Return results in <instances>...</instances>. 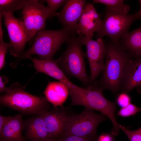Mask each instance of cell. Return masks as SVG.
<instances>
[{
    "mask_svg": "<svg viewBox=\"0 0 141 141\" xmlns=\"http://www.w3.org/2000/svg\"><path fill=\"white\" fill-rule=\"evenodd\" d=\"M141 111V107H138L134 104L130 103L125 107L122 108L117 114L123 117H126L134 115Z\"/></svg>",
    "mask_w": 141,
    "mask_h": 141,
    "instance_id": "603a6c76",
    "label": "cell"
},
{
    "mask_svg": "<svg viewBox=\"0 0 141 141\" xmlns=\"http://www.w3.org/2000/svg\"><path fill=\"white\" fill-rule=\"evenodd\" d=\"M93 2L104 4L108 9L124 14H128L130 9L129 5L125 3L123 0H93Z\"/></svg>",
    "mask_w": 141,
    "mask_h": 141,
    "instance_id": "ffe728a7",
    "label": "cell"
},
{
    "mask_svg": "<svg viewBox=\"0 0 141 141\" xmlns=\"http://www.w3.org/2000/svg\"><path fill=\"white\" fill-rule=\"evenodd\" d=\"M27 58L33 61L36 73H44L63 83L68 88L69 93L74 92L80 88L70 81L60 69L58 65V59L43 60L33 58L31 56Z\"/></svg>",
    "mask_w": 141,
    "mask_h": 141,
    "instance_id": "4fadbf2b",
    "label": "cell"
},
{
    "mask_svg": "<svg viewBox=\"0 0 141 141\" xmlns=\"http://www.w3.org/2000/svg\"><path fill=\"white\" fill-rule=\"evenodd\" d=\"M104 67L96 86L107 89L115 94L121 89V84L125 68L131 60V54L119 43L110 42L105 44Z\"/></svg>",
    "mask_w": 141,
    "mask_h": 141,
    "instance_id": "6da1fadb",
    "label": "cell"
},
{
    "mask_svg": "<svg viewBox=\"0 0 141 141\" xmlns=\"http://www.w3.org/2000/svg\"><path fill=\"white\" fill-rule=\"evenodd\" d=\"M96 137L93 138L69 136L62 137L57 139H52L53 141H93Z\"/></svg>",
    "mask_w": 141,
    "mask_h": 141,
    "instance_id": "4316f807",
    "label": "cell"
},
{
    "mask_svg": "<svg viewBox=\"0 0 141 141\" xmlns=\"http://www.w3.org/2000/svg\"><path fill=\"white\" fill-rule=\"evenodd\" d=\"M47 4V8L50 10L54 16H57V10L64 4V0H46L43 1Z\"/></svg>",
    "mask_w": 141,
    "mask_h": 141,
    "instance_id": "d4e9b609",
    "label": "cell"
},
{
    "mask_svg": "<svg viewBox=\"0 0 141 141\" xmlns=\"http://www.w3.org/2000/svg\"><path fill=\"white\" fill-rule=\"evenodd\" d=\"M141 20L139 11L131 14H124L106 7L104 19L97 32L96 37H109L114 42L119 43L121 38L129 32L133 23L138 19Z\"/></svg>",
    "mask_w": 141,
    "mask_h": 141,
    "instance_id": "8992f818",
    "label": "cell"
},
{
    "mask_svg": "<svg viewBox=\"0 0 141 141\" xmlns=\"http://www.w3.org/2000/svg\"><path fill=\"white\" fill-rule=\"evenodd\" d=\"M25 127L26 138L30 141H47L49 138L42 114L27 120Z\"/></svg>",
    "mask_w": 141,
    "mask_h": 141,
    "instance_id": "2e32d148",
    "label": "cell"
},
{
    "mask_svg": "<svg viewBox=\"0 0 141 141\" xmlns=\"http://www.w3.org/2000/svg\"><path fill=\"white\" fill-rule=\"evenodd\" d=\"M25 86L13 83L0 97V103L5 107L26 114H43L49 110L50 104L45 97L32 95L24 90Z\"/></svg>",
    "mask_w": 141,
    "mask_h": 141,
    "instance_id": "7a4b0ae2",
    "label": "cell"
},
{
    "mask_svg": "<svg viewBox=\"0 0 141 141\" xmlns=\"http://www.w3.org/2000/svg\"><path fill=\"white\" fill-rule=\"evenodd\" d=\"M79 37L82 45H85L86 48L85 56L88 59L90 67V79L91 85L104 67L105 43L102 38H99L96 40H94L84 35Z\"/></svg>",
    "mask_w": 141,
    "mask_h": 141,
    "instance_id": "30bf717a",
    "label": "cell"
},
{
    "mask_svg": "<svg viewBox=\"0 0 141 141\" xmlns=\"http://www.w3.org/2000/svg\"><path fill=\"white\" fill-rule=\"evenodd\" d=\"M8 79L6 76H0V93H1L6 92L8 91V87L5 86V84L8 83Z\"/></svg>",
    "mask_w": 141,
    "mask_h": 141,
    "instance_id": "83f0119b",
    "label": "cell"
},
{
    "mask_svg": "<svg viewBox=\"0 0 141 141\" xmlns=\"http://www.w3.org/2000/svg\"><path fill=\"white\" fill-rule=\"evenodd\" d=\"M25 122L22 115L18 114L11 116L0 133L2 141H24L22 135Z\"/></svg>",
    "mask_w": 141,
    "mask_h": 141,
    "instance_id": "e0dca14e",
    "label": "cell"
},
{
    "mask_svg": "<svg viewBox=\"0 0 141 141\" xmlns=\"http://www.w3.org/2000/svg\"><path fill=\"white\" fill-rule=\"evenodd\" d=\"M136 87L141 89V58L131 60L125 69L121 84L122 92L128 93Z\"/></svg>",
    "mask_w": 141,
    "mask_h": 141,
    "instance_id": "9a60e30c",
    "label": "cell"
},
{
    "mask_svg": "<svg viewBox=\"0 0 141 141\" xmlns=\"http://www.w3.org/2000/svg\"><path fill=\"white\" fill-rule=\"evenodd\" d=\"M0 141H1V140H0Z\"/></svg>",
    "mask_w": 141,
    "mask_h": 141,
    "instance_id": "836d02e7",
    "label": "cell"
},
{
    "mask_svg": "<svg viewBox=\"0 0 141 141\" xmlns=\"http://www.w3.org/2000/svg\"><path fill=\"white\" fill-rule=\"evenodd\" d=\"M66 50L58 58V65L68 78L72 77L78 79L86 87L90 84V78L87 74L84 56L79 37L71 36L66 41Z\"/></svg>",
    "mask_w": 141,
    "mask_h": 141,
    "instance_id": "277c9868",
    "label": "cell"
},
{
    "mask_svg": "<svg viewBox=\"0 0 141 141\" xmlns=\"http://www.w3.org/2000/svg\"><path fill=\"white\" fill-rule=\"evenodd\" d=\"M104 89L90 85L71 97V105H80L92 110L98 111L106 115L111 121L113 127L112 134L117 136L120 129L116 120L115 113L117 110L115 102L107 99L104 96Z\"/></svg>",
    "mask_w": 141,
    "mask_h": 141,
    "instance_id": "3957f363",
    "label": "cell"
},
{
    "mask_svg": "<svg viewBox=\"0 0 141 141\" xmlns=\"http://www.w3.org/2000/svg\"><path fill=\"white\" fill-rule=\"evenodd\" d=\"M113 135L109 133H103L98 137V141H113Z\"/></svg>",
    "mask_w": 141,
    "mask_h": 141,
    "instance_id": "f1b7e54d",
    "label": "cell"
},
{
    "mask_svg": "<svg viewBox=\"0 0 141 141\" xmlns=\"http://www.w3.org/2000/svg\"><path fill=\"white\" fill-rule=\"evenodd\" d=\"M92 4H86L79 19L76 32L80 36L92 38L99 30L102 21Z\"/></svg>",
    "mask_w": 141,
    "mask_h": 141,
    "instance_id": "5bb4252c",
    "label": "cell"
},
{
    "mask_svg": "<svg viewBox=\"0 0 141 141\" xmlns=\"http://www.w3.org/2000/svg\"><path fill=\"white\" fill-rule=\"evenodd\" d=\"M43 93L48 101L55 107L63 106L69 95L68 88L60 81H49Z\"/></svg>",
    "mask_w": 141,
    "mask_h": 141,
    "instance_id": "ac0fdd59",
    "label": "cell"
},
{
    "mask_svg": "<svg viewBox=\"0 0 141 141\" xmlns=\"http://www.w3.org/2000/svg\"><path fill=\"white\" fill-rule=\"evenodd\" d=\"M1 13L9 38L10 53L14 57H20L26 44L32 37L24 21L16 18L13 13Z\"/></svg>",
    "mask_w": 141,
    "mask_h": 141,
    "instance_id": "ba28073f",
    "label": "cell"
},
{
    "mask_svg": "<svg viewBox=\"0 0 141 141\" xmlns=\"http://www.w3.org/2000/svg\"><path fill=\"white\" fill-rule=\"evenodd\" d=\"M47 141H53L52 139L49 138Z\"/></svg>",
    "mask_w": 141,
    "mask_h": 141,
    "instance_id": "d6a6232c",
    "label": "cell"
},
{
    "mask_svg": "<svg viewBox=\"0 0 141 141\" xmlns=\"http://www.w3.org/2000/svg\"><path fill=\"white\" fill-rule=\"evenodd\" d=\"M140 6V9L139 11L141 17V0H139Z\"/></svg>",
    "mask_w": 141,
    "mask_h": 141,
    "instance_id": "4dcf8cb0",
    "label": "cell"
},
{
    "mask_svg": "<svg viewBox=\"0 0 141 141\" xmlns=\"http://www.w3.org/2000/svg\"><path fill=\"white\" fill-rule=\"evenodd\" d=\"M121 129L125 134L130 141H141V127L135 130H131L120 125Z\"/></svg>",
    "mask_w": 141,
    "mask_h": 141,
    "instance_id": "cb8c5ba5",
    "label": "cell"
},
{
    "mask_svg": "<svg viewBox=\"0 0 141 141\" xmlns=\"http://www.w3.org/2000/svg\"><path fill=\"white\" fill-rule=\"evenodd\" d=\"M98 137L97 136L94 139L93 141H98Z\"/></svg>",
    "mask_w": 141,
    "mask_h": 141,
    "instance_id": "1f68e13d",
    "label": "cell"
},
{
    "mask_svg": "<svg viewBox=\"0 0 141 141\" xmlns=\"http://www.w3.org/2000/svg\"><path fill=\"white\" fill-rule=\"evenodd\" d=\"M72 35L64 27L56 30H42L36 34L30 48L19 60L32 55L39 56L40 60H52L61 45Z\"/></svg>",
    "mask_w": 141,
    "mask_h": 141,
    "instance_id": "5b68a950",
    "label": "cell"
},
{
    "mask_svg": "<svg viewBox=\"0 0 141 141\" xmlns=\"http://www.w3.org/2000/svg\"><path fill=\"white\" fill-rule=\"evenodd\" d=\"M11 45L4 42L2 26L0 25V69L3 68L5 64V56L8 49L10 48Z\"/></svg>",
    "mask_w": 141,
    "mask_h": 141,
    "instance_id": "7402d4cb",
    "label": "cell"
},
{
    "mask_svg": "<svg viewBox=\"0 0 141 141\" xmlns=\"http://www.w3.org/2000/svg\"><path fill=\"white\" fill-rule=\"evenodd\" d=\"M11 116H5L0 115V133L11 117Z\"/></svg>",
    "mask_w": 141,
    "mask_h": 141,
    "instance_id": "f546056e",
    "label": "cell"
},
{
    "mask_svg": "<svg viewBox=\"0 0 141 141\" xmlns=\"http://www.w3.org/2000/svg\"><path fill=\"white\" fill-rule=\"evenodd\" d=\"M119 43L131 55L141 56V27L126 33Z\"/></svg>",
    "mask_w": 141,
    "mask_h": 141,
    "instance_id": "d6986e66",
    "label": "cell"
},
{
    "mask_svg": "<svg viewBox=\"0 0 141 141\" xmlns=\"http://www.w3.org/2000/svg\"><path fill=\"white\" fill-rule=\"evenodd\" d=\"M25 2L23 0H0V12L13 13L23 9Z\"/></svg>",
    "mask_w": 141,
    "mask_h": 141,
    "instance_id": "44dd1931",
    "label": "cell"
},
{
    "mask_svg": "<svg viewBox=\"0 0 141 141\" xmlns=\"http://www.w3.org/2000/svg\"><path fill=\"white\" fill-rule=\"evenodd\" d=\"M108 118L101 113L97 114L93 110L85 107L70 121L61 137L75 136L95 137L97 136L96 132L98 125Z\"/></svg>",
    "mask_w": 141,
    "mask_h": 141,
    "instance_id": "52a82bcc",
    "label": "cell"
},
{
    "mask_svg": "<svg viewBox=\"0 0 141 141\" xmlns=\"http://www.w3.org/2000/svg\"><path fill=\"white\" fill-rule=\"evenodd\" d=\"M85 0H66L57 16L64 27L70 33L76 31L78 22L86 4Z\"/></svg>",
    "mask_w": 141,
    "mask_h": 141,
    "instance_id": "7c38bea8",
    "label": "cell"
},
{
    "mask_svg": "<svg viewBox=\"0 0 141 141\" xmlns=\"http://www.w3.org/2000/svg\"><path fill=\"white\" fill-rule=\"evenodd\" d=\"M69 107H56L42 114L49 138L57 139L63 135L68 124L77 114Z\"/></svg>",
    "mask_w": 141,
    "mask_h": 141,
    "instance_id": "8fae6325",
    "label": "cell"
},
{
    "mask_svg": "<svg viewBox=\"0 0 141 141\" xmlns=\"http://www.w3.org/2000/svg\"><path fill=\"white\" fill-rule=\"evenodd\" d=\"M131 98L127 93L122 92L117 96L116 102L121 108L124 107L131 103Z\"/></svg>",
    "mask_w": 141,
    "mask_h": 141,
    "instance_id": "484cf974",
    "label": "cell"
},
{
    "mask_svg": "<svg viewBox=\"0 0 141 141\" xmlns=\"http://www.w3.org/2000/svg\"><path fill=\"white\" fill-rule=\"evenodd\" d=\"M22 14L24 22L32 38L43 30L48 18L54 16L47 7L37 0H25Z\"/></svg>",
    "mask_w": 141,
    "mask_h": 141,
    "instance_id": "9c48e42d",
    "label": "cell"
}]
</instances>
